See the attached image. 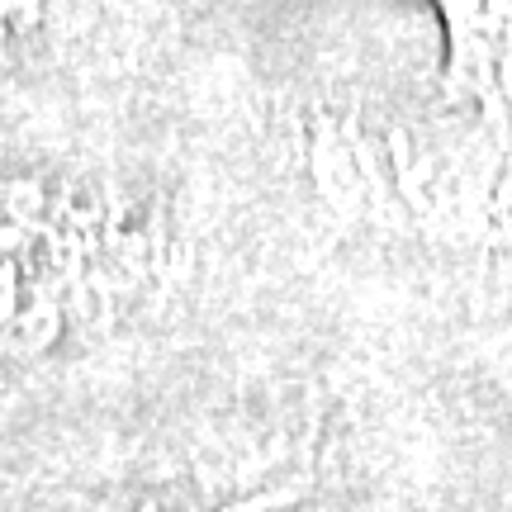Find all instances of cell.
Segmentation results:
<instances>
[{
    "mask_svg": "<svg viewBox=\"0 0 512 512\" xmlns=\"http://www.w3.org/2000/svg\"><path fill=\"white\" fill-rule=\"evenodd\" d=\"M446 24V91L512 124V0H437Z\"/></svg>",
    "mask_w": 512,
    "mask_h": 512,
    "instance_id": "cell-1",
    "label": "cell"
}]
</instances>
